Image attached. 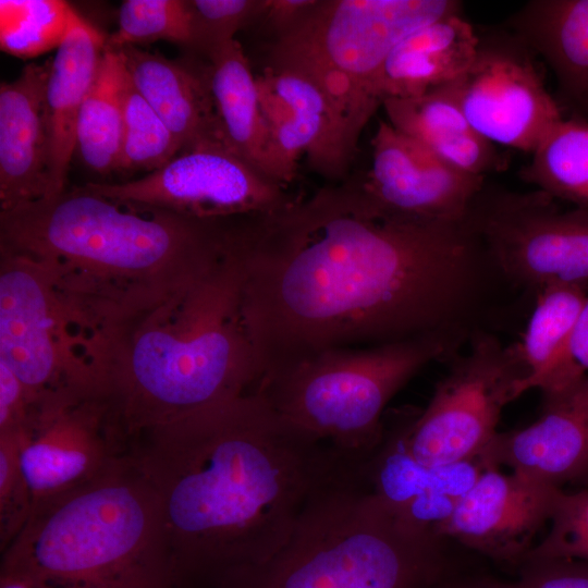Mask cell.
Listing matches in <instances>:
<instances>
[{
  "instance_id": "cell-1",
  "label": "cell",
  "mask_w": 588,
  "mask_h": 588,
  "mask_svg": "<svg viewBox=\"0 0 588 588\" xmlns=\"http://www.w3.org/2000/svg\"><path fill=\"white\" fill-rule=\"evenodd\" d=\"M228 242L257 382L331 348L466 335L491 266L468 215L396 218L354 180L232 219Z\"/></svg>"
},
{
  "instance_id": "cell-2",
  "label": "cell",
  "mask_w": 588,
  "mask_h": 588,
  "mask_svg": "<svg viewBox=\"0 0 588 588\" xmlns=\"http://www.w3.org/2000/svg\"><path fill=\"white\" fill-rule=\"evenodd\" d=\"M131 454L156 491L175 583L260 564L356 463L256 393L145 430Z\"/></svg>"
},
{
  "instance_id": "cell-3",
  "label": "cell",
  "mask_w": 588,
  "mask_h": 588,
  "mask_svg": "<svg viewBox=\"0 0 588 588\" xmlns=\"http://www.w3.org/2000/svg\"><path fill=\"white\" fill-rule=\"evenodd\" d=\"M226 231L228 220L118 203L85 185L0 211V250L40 264L91 336L200 280L224 255Z\"/></svg>"
},
{
  "instance_id": "cell-4",
  "label": "cell",
  "mask_w": 588,
  "mask_h": 588,
  "mask_svg": "<svg viewBox=\"0 0 588 588\" xmlns=\"http://www.w3.org/2000/svg\"><path fill=\"white\" fill-rule=\"evenodd\" d=\"M90 358L128 436L250 393L258 380L242 274L223 257L192 285L99 332Z\"/></svg>"
},
{
  "instance_id": "cell-5",
  "label": "cell",
  "mask_w": 588,
  "mask_h": 588,
  "mask_svg": "<svg viewBox=\"0 0 588 588\" xmlns=\"http://www.w3.org/2000/svg\"><path fill=\"white\" fill-rule=\"evenodd\" d=\"M1 571L51 588H174L159 500L131 452L34 509Z\"/></svg>"
},
{
  "instance_id": "cell-6",
  "label": "cell",
  "mask_w": 588,
  "mask_h": 588,
  "mask_svg": "<svg viewBox=\"0 0 588 588\" xmlns=\"http://www.w3.org/2000/svg\"><path fill=\"white\" fill-rule=\"evenodd\" d=\"M442 538L409 523L360 470L321 490L267 561L223 574L216 588H436Z\"/></svg>"
},
{
  "instance_id": "cell-7",
  "label": "cell",
  "mask_w": 588,
  "mask_h": 588,
  "mask_svg": "<svg viewBox=\"0 0 588 588\" xmlns=\"http://www.w3.org/2000/svg\"><path fill=\"white\" fill-rule=\"evenodd\" d=\"M465 335L434 334L331 348L261 378L250 393L347 458L366 462L384 434V409L427 364L455 356Z\"/></svg>"
},
{
  "instance_id": "cell-8",
  "label": "cell",
  "mask_w": 588,
  "mask_h": 588,
  "mask_svg": "<svg viewBox=\"0 0 588 588\" xmlns=\"http://www.w3.org/2000/svg\"><path fill=\"white\" fill-rule=\"evenodd\" d=\"M461 11L455 0H317L273 39L267 68L297 73L323 93L354 157L382 107L378 79L392 48L412 30Z\"/></svg>"
},
{
  "instance_id": "cell-9",
  "label": "cell",
  "mask_w": 588,
  "mask_h": 588,
  "mask_svg": "<svg viewBox=\"0 0 588 588\" xmlns=\"http://www.w3.org/2000/svg\"><path fill=\"white\" fill-rule=\"evenodd\" d=\"M424 411L402 414L401 438L413 458L442 466L480 456L495 437L502 409L517 399L527 371L514 344L475 331L465 355L452 357Z\"/></svg>"
},
{
  "instance_id": "cell-10",
  "label": "cell",
  "mask_w": 588,
  "mask_h": 588,
  "mask_svg": "<svg viewBox=\"0 0 588 588\" xmlns=\"http://www.w3.org/2000/svg\"><path fill=\"white\" fill-rule=\"evenodd\" d=\"M89 335L37 261L0 250V363L34 397L71 387L100 388Z\"/></svg>"
},
{
  "instance_id": "cell-11",
  "label": "cell",
  "mask_w": 588,
  "mask_h": 588,
  "mask_svg": "<svg viewBox=\"0 0 588 588\" xmlns=\"http://www.w3.org/2000/svg\"><path fill=\"white\" fill-rule=\"evenodd\" d=\"M13 434L32 511L96 478L132 446L113 400L96 387L64 388L34 397Z\"/></svg>"
},
{
  "instance_id": "cell-12",
  "label": "cell",
  "mask_w": 588,
  "mask_h": 588,
  "mask_svg": "<svg viewBox=\"0 0 588 588\" xmlns=\"http://www.w3.org/2000/svg\"><path fill=\"white\" fill-rule=\"evenodd\" d=\"M540 189L526 193L483 185L469 221L491 267L536 292L551 282L588 281V209L562 210Z\"/></svg>"
},
{
  "instance_id": "cell-13",
  "label": "cell",
  "mask_w": 588,
  "mask_h": 588,
  "mask_svg": "<svg viewBox=\"0 0 588 588\" xmlns=\"http://www.w3.org/2000/svg\"><path fill=\"white\" fill-rule=\"evenodd\" d=\"M85 186L118 203L220 221L265 213L294 199L221 140H204L181 150L160 169L123 183Z\"/></svg>"
},
{
  "instance_id": "cell-14",
  "label": "cell",
  "mask_w": 588,
  "mask_h": 588,
  "mask_svg": "<svg viewBox=\"0 0 588 588\" xmlns=\"http://www.w3.org/2000/svg\"><path fill=\"white\" fill-rule=\"evenodd\" d=\"M478 35L475 60L452 94L482 137L531 155L565 114L520 37L509 28Z\"/></svg>"
},
{
  "instance_id": "cell-15",
  "label": "cell",
  "mask_w": 588,
  "mask_h": 588,
  "mask_svg": "<svg viewBox=\"0 0 588 588\" xmlns=\"http://www.w3.org/2000/svg\"><path fill=\"white\" fill-rule=\"evenodd\" d=\"M371 148L369 171L354 182L375 206L396 218L464 220L486 184V177L448 166L388 121L378 123Z\"/></svg>"
},
{
  "instance_id": "cell-16",
  "label": "cell",
  "mask_w": 588,
  "mask_h": 588,
  "mask_svg": "<svg viewBox=\"0 0 588 588\" xmlns=\"http://www.w3.org/2000/svg\"><path fill=\"white\" fill-rule=\"evenodd\" d=\"M561 489L489 466L433 532L494 561L522 565L532 549V539L550 522Z\"/></svg>"
},
{
  "instance_id": "cell-17",
  "label": "cell",
  "mask_w": 588,
  "mask_h": 588,
  "mask_svg": "<svg viewBox=\"0 0 588 588\" xmlns=\"http://www.w3.org/2000/svg\"><path fill=\"white\" fill-rule=\"evenodd\" d=\"M542 394L539 418L498 432L480 458L487 467L507 466L558 488L588 480V375Z\"/></svg>"
},
{
  "instance_id": "cell-18",
  "label": "cell",
  "mask_w": 588,
  "mask_h": 588,
  "mask_svg": "<svg viewBox=\"0 0 588 588\" xmlns=\"http://www.w3.org/2000/svg\"><path fill=\"white\" fill-rule=\"evenodd\" d=\"M256 82L273 146L289 175L294 180L298 158L306 155L321 175L343 176L353 157L323 93L297 73L267 66Z\"/></svg>"
},
{
  "instance_id": "cell-19",
  "label": "cell",
  "mask_w": 588,
  "mask_h": 588,
  "mask_svg": "<svg viewBox=\"0 0 588 588\" xmlns=\"http://www.w3.org/2000/svg\"><path fill=\"white\" fill-rule=\"evenodd\" d=\"M51 59L30 63L0 87V208L46 198L48 128L45 93Z\"/></svg>"
},
{
  "instance_id": "cell-20",
  "label": "cell",
  "mask_w": 588,
  "mask_h": 588,
  "mask_svg": "<svg viewBox=\"0 0 588 588\" xmlns=\"http://www.w3.org/2000/svg\"><path fill=\"white\" fill-rule=\"evenodd\" d=\"M106 46L101 32L73 8L65 37L51 59L46 84L49 176L46 198L66 189L69 167L76 149L78 115Z\"/></svg>"
},
{
  "instance_id": "cell-21",
  "label": "cell",
  "mask_w": 588,
  "mask_h": 588,
  "mask_svg": "<svg viewBox=\"0 0 588 588\" xmlns=\"http://www.w3.org/2000/svg\"><path fill=\"white\" fill-rule=\"evenodd\" d=\"M478 32L462 12L446 14L404 36L388 54L378 79L381 105L415 98L455 83L471 65Z\"/></svg>"
},
{
  "instance_id": "cell-22",
  "label": "cell",
  "mask_w": 588,
  "mask_h": 588,
  "mask_svg": "<svg viewBox=\"0 0 588 588\" xmlns=\"http://www.w3.org/2000/svg\"><path fill=\"white\" fill-rule=\"evenodd\" d=\"M506 26L554 73L563 112L588 122V0H532Z\"/></svg>"
},
{
  "instance_id": "cell-23",
  "label": "cell",
  "mask_w": 588,
  "mask_h": 588,
  "mask_svg": "<svg viewBox=\"0 0 588 588\" xmlns=\"http://www.w3.org/2000/svg\"><path fill=\"white\" fill-rule=\"evenodd\" d=\"M119 50L133 86L171 131L181 150L204 140L224 142L207 66L196 68L135 46Z\"/></svg>"
},
{
  "instance_id": "cell-24",
  "label": "cell",
  "mask_w": 588,
  "mask_h": 588,
  "mask_svg": "<svg viewBox=\"0 0 588 588\" xmlns=\"http://www.w3.org/2000/svg\"><path fill=\"white\" fill-rule=\"evenodd\" d=\"M207 60L210 90L225 144L259 172L286 187L293 180L273 146L256 75L242 45L234 39Z\"/></svg>"
},
{
  "instance_id": "cell-25",
  "label": "cell",
  "mask_w": 588,
  "mask_h": 588,
  "mask_svg": "<svg viewBox=\"0 0 588 588\" xmlns=\"http://www.w3.org/2000/svg\"><path fill=\"white\" fill-rule=\"evenodd\" d=\"M382 108L393 127L461 172L486 177L506 168L498 147L469 124L450 85L420 97L387 99Z\"/></svg>"
},
{
  "instance_id": "cell-26",
  "label": "cell",
  "mask_w": 588,
  "mask_h": 588,
  "mask_svg": "<svg viewBox=\"0 0 588 588\" xmlns=\"http://www.w3.org/2000/svg\"><path fill=\"white\" fill-rule=\"evenodd\" d=\"M588 298V281L551 282L536 292V304L522 340L514 344L527 371L517 396L530 389H560L584 375L567 362V350L580 310Z\"/></svg>"
},
{
  "instance_id": "cell-27",
  "label": "cell",
  "mask_w": 588,
  "mask_h": 588,
  "mask_svg": "<svg viewBox=\"0 0 588 588\" xmlns=\"http://www.w3.org/2000/svg\"><path fill=\"white\" fill-rule=\"evenodd\" d=\"M402 415L383 434L377 451L364 464L372 490L394 509L420 495L443 493L462 498L487 468L479 457L442 466H426L405 450L401 438Z\"/></svg>"
},
{
  "instance_id": "cell-28",
  "label": "cell",
  "mask_w": 588,
  "mask_h": 588,
  "mask_svg": "<svg viewBox=\"0 0 588 588\" xmlns=\"http://www.w3.org/2000/svg\"><path fill=\"white\" fill-rule=\"evenodd\" d=\"M127 79L121 51L106 46L76 128V150L82 161L100 174L119 169Z\"/></svg>"
},
{
  "instance_id": "cell-29",
  "label": "cell",
  "mask_w": 588,
  "mask_h": 588,
  "mask_svg": "<svg viewBox=\"0 0 588 588\" xmlns=\"http://www.w3.org/2000/svg\"><path fill=\"white\" fill-rule=\"evenodd\" d=\"M518 174L553 198L588 209V122L565 117Z\"/></svg>"
},
{
  "instance_id": "cell-30",
  "label": "cell",
  "mask_w": 588,
  "mask_h": 588,
  "mask_svg": "<svg viewBox=\"0 0 588 588\" xmlns=\"http://www.w3.org/2000/svg\"><path fill=\"white\" fill-rule=\"evenodd\" d=\"M73 7L59 0H1L0 45L17 58H34L58 48Z\"/></svg>"
},
{
  "instance_id": "cell-31",
  "label": "cell",
  "mask_w": 588,
  "mask_h": 588,
  "mask_svg": "<svg viewBox=\"0 0 588 588\" xmlns=\"http://www.w3.org/2000/svg\"><path fill=\"white\" fill-rule=\"evenodd\" d=\"M180 151L181 147L171 131L128 77L124 93L123 135L118 170L144 169L150 173L163 167Z\"/></svg>"
},
{
  "instance_id": "cell-32",
  "label": "cell",
  "mask_w": 588,
  "mask_h": 588,
  "mask_svg": "<svg viewBox=\"0 0 588 588\" xmlns=\"http://www.w3.org/2000/svg\"><path fill=\"white\" fill-rule=\"evenodd\" d=\"M167 40L188 47L191 13L187 0H125L118 13V29L107 46H125Z\"/></svg>"
},
{
  "instance_id": "cell-33",
  "label": "cell",
  "mask_w": 588,
  "mask_h": 588,
  "mask_svg": "<svg viewBox=\"0 0 588 588\" xmlns=\"http://www.w3.org/2000/svg\"><path fill=\"white\" fill-rule=\"evenodd\" d=\"M265 0H187L191 41L187 48L208 58L235 34L258 21Z\"/></svg>"
},
{
  "instance_id": "cell-34",
  "label": "cell",
  "mask_w": 588,
  "mask_h": 588,
  "mask_svg": "<svg viewBox=\"0 0 588 588\" xmlns=\"http://www.w3.org/2000/svg\"><path fill=\"white\" fill-rule=\"evenodd\" d=\"M549 523L548 535L532 547L526 560H573L588 563V490L565 492L561 489Z\"/></svg>"
},
{
  "instance_id": "cell-35",
  "label": "cell",
  "mask_w": 588,
  "mask_h": 588,
  "mask_svg": "<svg viewBox=\"0 0 588 588\" xmlns=\"http://www.w3.org/2000/svg\"><path fill=\"white\" fill-rule=\"evenodd\" d=\"M32 498L19 457L16 437L0 434V547L15 539L29 519Z\"/></svg>"
},
{
  "instance_id": "cell-36",
  "label": "cell",
  "mask_w": 588,
  "mask_h": 588,
  "mask_svg": "<svg viewBox=\"0 0 588 588\" xmlns=\"http://www.w3.org/2000/svg\"><path fill=\"white\" fill-rule=\"evenodd\" d=\"M519 588H588V563L573 560H526Z\"/></svg>"
},
{
  "instance_id": "cell-37",
  "label": "cell",
  "mask_w": 588,
  "mask_h": 588,
  "mask_svg": "<svg viewBox=\"0 0 588 588\" xmlns=\"http://www.w3.org/2000/svg\"><path fill=\"white\" fill-rule=\"evenodd\" d=\"M32 401L33 396L20 379L0 363V434L19 431Z\"/></svg>"
},
{
  "instance_id": "cell-38",
  "label": "cell",
  "mask_w": 588,
  "mask_h": 588,
  "mask_svg": "<svg viewBox=\"0 0 588 588\" xmlns=\"http://www.w3.org/2000/svg\"><path fill=\"white\" fill-rule=\"evenodd\" d=\"M317 0H265L258 22H264L274 38L290 29Z\"/></svg>"
},
{
  "instance_id": "cell-39",
  "label": "cell",
  "mask_w": 588,
  "mask_h": 588,
  "mask_svg": "<svg viewBox=\"0 0 588 588\" xmlns=\"http://www.w3.org/2000/svg\"><path fill=\"white\" fill-rule=\"evenodd\" d=\"M567 362L578 375H585L588 370V298L580 310L571 336Z\"/></svg>"
},
{
  "instance_id": "cell-40",
  "label": "cell",
  "mask_w": 588,
  "mask_h": 588,
  "mask_svg": "<svg viewBox=\"0 0 588 588\" xmlns=\"http://www.w3.org/2000/svg\"><path fill=\"white\" fill-rule=\"evenodd\" d=\"M0 588H51L46 584L29 578L27 576L1 571L0 572Z\"/></svg>"
},
{
  "instance_id": "cell-41",
  "label": "cell",
  "mask_w": 588,
  "mask_h": 588,
  "mask_svg": "<svg viewBox=\"0 0 588 588\" xmlns=\"http://www.w3.org/2000/svg\"><path fill=\"white\" fill-rule=\"evenodd\" d=\"M443 588H519L515 583H503L492 578H476L465 581L451 583L445 581Z\"/></svg>"
},
{
  "instance_id": "cell-42",
  "label": "cell",
  "mask_w": 588,
  "mask_h": 588,
  "mask_svg": "<svg viewBox=\"0 0 588 588\" xmlns=\"http://www.w3.org/2000/svg\"><path fill=\"white\" fill-rule=\"evenodd\" d=\"M444 583H445V580L442 584H440L439 586H437L436 588H443Z\"/></svg>"
}]
</instances>
